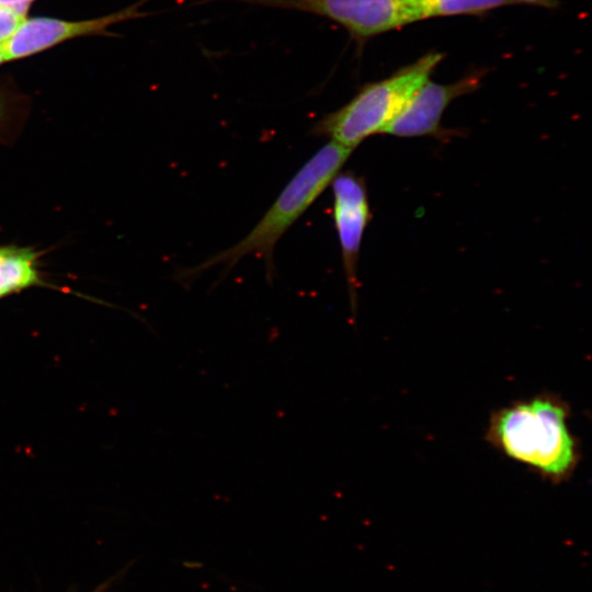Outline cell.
Segmentation results:
<instances>
[{"label": "cell", "mask_w": 592, "mask_h": 592, "mask_svg": "<svg viewBox=\"0 0 592 592\" xmlns=\"http://www.w3.org/2000/svg\"><path fill=\"white\" fill-rule=\"evenodd\" d=\"M442 59L441 53H429L388 78L366 83L343 106L320 117L310 134L354 150L368 137L383 134Z\"/></svg>", "instance_id": "obj_3"}, {"label": "cell", "mask_w": 592, "mask_h": 592, "mask_svg": "<svg viewBox=\"0 0 592 592\" xmlns=\"http://www.w3.org/2000/svg\"><path fill=\"white\" fill-rule=\"evenodd\" d=\"M143 2L89 20L69 21L46 16L25 18L11 36L1 44L5 61L35 55L72 38L107 34V29L111 25L146 15L139 10Z\"/></svg>", "instance_id": "obj_7"}, {"label": "cell", "mask_w": 592, "mask_h": 592, "mask_svg": "<svg viewBox=\"0 0 592 592\" xmlns=\"http://www.w3.org/2000/svg\"><path fill=\"white\" fill-rule=\"evenodd\" d=\"M419 18L479 14L506 4L504 0H413Z\"/></svg>", "instance_id": "obj_10"}, {"label": "cell", "mask_w": 592, "mask_h": 592, "mask_svg": "<svg viewBox=\"0 0 592 592\" xmlns=\"http://www.w3.org/2000/svg\"><path fill=\"white\" fill-rule=\"evenodd\" d=\"M3 61H5V58H4L2 47H1V44H0V64L3 62Z\"/></svg>", "instance_id": "obj_15"}, {"label": "cell", "mask_w": 592, "mask_h": 592, "mask_svg": "<svg viewBox=\"0 0 592 592\" xmlns=\"http://www.w3.org/2000/svg\"><path fill=\"white\" fill-rule=\"evenodd\" d=\"M31 99L11 80L0 82V146L15 141L29 117Z\"/></svg>", "instance_id": "obj_9"}, {"label": "cell", "mask_w": 592, "mask_h": 592, "mask_svg": "<svg viewBox=\"0 0 592 592\" xmlns=\"http://www.w3.org/2000/svg\"><path fill=\"white\" fill-rule=\"evenodd\" d=\"M353 151L333 141L325 144L288 181L249 234L234 246L181 272L180 276L194 278L214 266H223L228 273L241 259L251 254L264 261L271 276L276 243L331 184Z\"/></svg>", "instance_id": "obj_2"}, {"label": "cell", "mask_w": 592, "mask_h": 592, "mask_svg": "<svg viewBox=\"0 0 592 592\" xmlns=\"http://www.w3.org/2000/svg\"><path fill=\"white\" fill-rule=\"evenodd\" d=\"M41 257L42 252L32 247L0 246V300L31 287L59 288L44 278Z\"/></svg>", "instance_id": "obj_8"}, {"label": "cell", "mask_w": 592, "mask_h": 592, "mask_svg": "<svg viewBox=\"0 0 592 592\" xmlns=\"http://www.w3.org/2000/svg\"><path fill=\"white\" fill-rule=\"evenodd\" d=\"M483 71L468 73L453 83H437L428 79L409 98L383 134L401 137L431 136L447 139L453 132L441 126L443 113L457 98L478 89Z\"/></svg>", "instance_id": "obj_6"}, {"label": "cell", "mask_w": 592, "mask_h": 592, "mask_svg": "<svg viewBox=\"0 0 592 592\" xmlns=\"http://www.w3.org/2000/svg\"><path fill=\"white\" fill-rule=\"evenodd\" d=\"M332 216L338 234L342 266L351 305L356 306L358 289L357 263L365 229L373 215L363 177L338 173L331 182Z\"/></svg>", "instance_id": "obj_5"}, {"label": "cell", "mask_w": 592, "mask_h": 592, "mask_svg": "<svg viewBox=\"0 0 592 592\" xmlns=\"http://www.w3.org/2000/svg\"><path fill=\"white\" fill-rule=\"evenodd\" d=\"M570 413L569 405L560 396L537 394L493 411L485 439L502 455L543 479L556 485L566 482L581 460Z\"/></svg>", "instance_id": "obj_1"}, {"label": "cell", "mask_w": 592, "mask_h": 592, "mask_svg": "<svg viewBox=\"0 0 592 592\" xmlns=\"http://www.w3.org/2000/svg\"><path fill=\"white\" fill-rule=\"evenodd\" d=\"M34 1L35 0H0V8L26 16L27 10Z\"/></svg>", "instance_id": "obj_12"}, {"label": "cell", "mask_w": 592, "mask_h": 592, "mask_svg": "<svg viewBox=\"0 0 592 592\" xmlns=\"http://www.w3.org/2000/svg\"><path fill=\"white\" fill-rule=\"evenodd\" d=\"M113 582V578L110 580L104 581L99 587H96L92 592H107V590L111 588Z\"/></svg>", "instance_id": "obj_14"}, {"label": "cell", "mask_w": 592, "mask_h": 592, "mask_svg": "<svg viewBox=\"0 0 592 592\" xmlns=\"http://www.w3.org/2000/svg\"><path fill=\"white\" fill-rule=\"evenodd\" d=\"M220 1V0H204ZM269 9L293 10L326 18L355 39L402 27L420 20L413 0H223Z\"/></svg>", "instance_id": "obj_4"}, {"label": "cell", "mask_w": 592, "mask_h": 592, "mask_svg": "<svg viewBox=\"0 0 592 592\" xmlns=\"http://www.w3.org/2000/svg\"><path fill=\"white\" fill-rule=\"evenodd\" d=\"M505 3H524L532 5H540L547 8H554L557 5V0H504Z\"/></svg>", "instance_id": "obj_13"}, {"label": "cell", "mask_w": 592, "mask_h": 592, "mask_svg": "<svg viewBox=\"0 0 592 592\" xmlns=\"http://www.w3.org/2000/svg\"><path fill=\"white\" fill-rule=\"evenodd\" d=\"M26 16L0 8V44L8 39Z\"/></svg>", "instance_id": "obj_11"}]
</instances>
